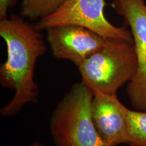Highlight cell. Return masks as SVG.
Here are the masks:
<instances>
[{
    "label": "cell",
    "instance_id": "cell-12",
    "mask_svg": "<svg viewBox=\"0 0 146 146\" xmlns=\"http://www.w3.org/2000/svg\"><path fill=\"white\" fill-rule=\"evenodd\" d=\"M65 1V0H63V1ZM62 3H63V2H62Z\"/></svg>",
    "mask_w": 146,
    "mask_h": 146
},
{
    "label": "cell",
    "instance_id": "cell-7",
    "mask_svg": "<svg viewBox=\"0 0 146 146\" xmlns=\"http://www.w3.org/2000/svg\"><path fill=\"white\" fill-rule=\"evenodd\" d=\"M128 108L117 94L94 93L91 113L97 131L108 146L128 144Z\"/></svg>",
    "mask_w": 146,
    "mask_h": 146
},
{
    "label": "cell",
    "instance_id": "cell-9",
    "mask_svg": "<svg viewBox=\"0 0 146 146\" xmlns=\"http://www.w3.org/2000/svg\"><path fill=\"white\" fill-rule=\"evenodd\" d=\"M129 146H146V112L128 110Z\"/></svg>",
    "mask_w": 146,
    "mask_h": 146
},
{
    "label": "cell",
    "instance_id": "cell-6",
    "mask_svg": "<svg viewBox=\"0 0 146 146\" xmlns=\"http://www.w3.org/2000/svg\"><path fill=\"white\" fill-rule=\"evenodd\" d=\"M46 31L53 56L72 62L76 67L102 50L106 43L96 33L76 25L54 27Z\"/></svg>",
    "mask_w": 146,
    "mask_h": 146
},
{
    "label": "cell",
    "instance_id": "cell-4",
    "mask_svg": "<svg viewBox=\"0 0 146 146\" xmlns=\"http://www.w3.org/2000/svg\"><path fill=\"white\" fill-rule=\"evenodd\" d=\"M104 0H65L54 13L35 25L41 31L54 27L76 25L88 29L106 40L133 43L132 34L125 27L113 25L104 15Z\"/></svg>",
    "mask_w": 146,
    "mask_h": 146
},
{
    "label": "cell",
    "instance_id": "cell-8",
    "mask_svg": "<svg viewBox=\"0 0 146 146\" xmlns=\"http://www.w3.org/2000/svg\"><path fill=\"white\" fill-rule=\"evenodd\" d=\"M63 2V0H23L21 14L30 20L41 18L54 13Z\"/></svg>",
    "mask_w": 146,
    "mask_h": 146
},
{
    "label": "cell",
    "instance_id": "cell-10",
    "mask_svg": "<svg viewBox=\"0 0 146 146\" xmlns=\"http://www.w3.org/2000/svg\"><path fill=\"white\" fill-rule=\"evenodd\" d=\"M14 0H0V19L8 18V11L9 8L13 6Z\"/></svg>",
    "mask_w": 146,
    "mask_h": 146
},
{
    "label": "cell",
    "instance_id": "cell-3",
    "mask_svg": "<svg viewBox=\"0 0 146 146\" xmlns=\"http://www.w3.org/2000/svg\"><path fill=\"white\" fill-rule=\"evenodd\" d=\"M138 62L133 43L106 40L104 47L77 67L81 81L94 93L117 94L132 81Z\"/></svg>",
    "mask_w": 146,
    "mask_h": 146
},
{
    "label": "cell",
    "instance_id": "cell-1",
    "mask_svg": "<svg viewBox=\"0 0 146 146\" xmlns=\"http://www.w3.org/2000/svg\"><path fill=\"white\" fill-rule=\"evenodd\" d=\"M0 36L7 47V59L0 66V84L14 91L12 99L1 109V114L11 117L27 104L37 102L39 90L34 80L35 68L47 48L40 31L23 16L12 15L1 20Z\"/></svg>",
    "mask_w": 146,
    "mask_h": 146
},
{
    "label": "cell",
    "instance_id": "cell-2",
    "mask_svg": "<svg viewBox=\"0 0 146 146\" xmlns=\"http://www.w3.org/2000/svg\"><path fill=\"white\" fill-rule=\"evenodd\" d=\"M94 92L81 81L71 87L52 112L50 129L56 146H108L93 123Z\"/></svg>",
    "mask_w": 146,
    "mask_h": 146
},
{
    "label": "cell",
    "instance_id": "cell-11",
    "mask_svg": "<svg viewBox=\"0 0 146 146\" xmlns=\"http://www.w3.org/2000/svg\"><path fill=\"white\" fill-rule=\"evenodd\" d=\"M30 146H45L43 143L39 141H35L31 144Z\"/></svg>",
    "mask_w": 146,
    "mask_h": 146
},
{
    "label": "cell",
    "instance_id": "cell-5",
    "mask_svg": "<svg viewBox=\"0 0 146 146\" xmlns=\"http://www.w3.org/2000/svg\"><path fill=\"white\" fill-rule=\"evenodd\" d=\"M112 5L130 27L137 58V70L128 83L127 94L134 110L146 112L145 0H113Z\"/></svg>",
    "mask_w": 146,
    "mask_h": 146
}]
</instances>
